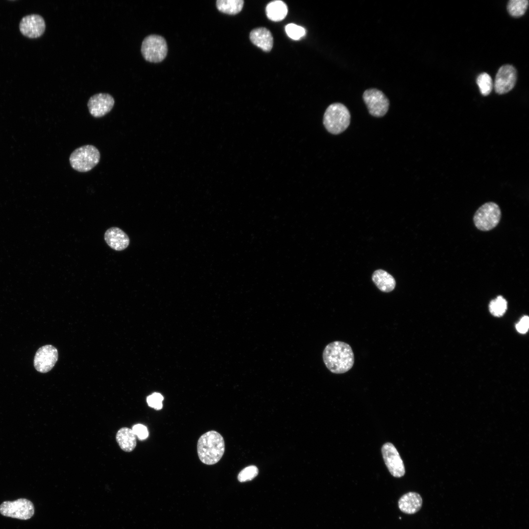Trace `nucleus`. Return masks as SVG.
Instances as JSON below:
<instances>
[{
    "label": "nucleus",
    "mask_w": 529,
    "mask_h": 529,
    "mask_svg": "<svg viewBox=\"0 0 529 529\" xmlns=\"http://www.w3.org/2000/svg\"><path fill=\"white\" fill-rule=\"evenodd\" d=\"M477 83L482 95L486 96L491 93L493 84L491 76L488 73H481L477 78Z\"/></svg>",
    "instance_id": "obj_22"
},
{
    "label": "nucleus",
    "mask_w": 529,
    "mask_h": 529,
    "mask_svg": "<svg viewBox=\"0 0 529 529\" xmlns=\"http://www.w3.org/2000/svg\"><path fill=\"white\" fill-rule=\"evenodd\" d=\"M250 41L255 46L264 51L271 50L273 45V38L270 31L265 27H259L253 29L250 33Z\"/></svg>",
    "instance_id": "obj_16"
},
{
    "label": "nucleus",
    "mask_w": 529,
    "mask_h": 529,
    "mask_svg": "<svg viewBox=\"0 0 529 529\" xmlns=\"http://www.w3.org/2000/svg\"><path fill=\"white\" fill-rule=\"evenodd\" d=\"M267 18L274 22H279L286 17L288 13L287 4L281 0H274L267 4L265 9Z\"/></svg>",
    "instance_id": "obj_19"
},
{
    "label": "nucleus",
    "mask_w": 529,
    "mask_h": 529,
    "mask_svg": "<svg viewBox=\"0 0 529 529\" xmlns=\"http://www.w3.org/2000/svg\"><path fill=\"white\" fill-rule=\"evenodd\" d=\"M501 217L499 206L493 202H488L481 205L476 212L474 222L479 230L487 231L495 228Z\"/></svg>",
    "instance_id": "obj_5"
},
{
    "label": "nucleus",
    "mask_w": 529,
    "mask_h": 529,
    "mask_svg": "<svg viewBox=\"0 0 529 529\" xmlns=\"http://www.w3.org/2000/svg\"><path fill=\"white\" fill-rule=\"evenodd\" d=\"M529 318L528 316H524L516 325L517 331L522 334L526 333L529 329Z\"/></svg>",
    "instance_id": "obj_28"
},
{
    "label": "nucleus",
    "mask_w": 529,
    "mask_h": 529,
    "mask_svg": "<svg viewBox=\"0 0 529 529\" xmlns=\"http://www.w3.org/2000/svg\"><path fill=\"white\" fill-rule=\"evenodd\" d=\"M363 99L369 113L373 116L381 117L387 113L389 100L381 91L374 88L367 89L363 93Z\"/></svg>",
    "instance_id": "obj_8"
},
{
    "label": "nucleus",
    "mask_w": 529,
    "mask_h": 529,
    "mask_svg": "<svg viewBox=\"0 0 529 529\" xmlns=\"http://www.w3.org/2000/svg\"><path fill=\"white\" fill-rule=\"evenodd\" d=\"M141 52L147 61L158 63L163 61L167 56L168 46L165 39L157 35H150L143 40Z\"/></svg>",
    "instance_id": "obj_6"
},
{
    "label": "nucleus",
    "mask_w": 529,
    "mask_h": 529,
    "mask_svg": "<svg viewBox=\"0 0 529 529\" xmlns=\"http://www.w3.org/2000/svg\"><path fill=\"white\" fill-rule=\"evenodd\" d=\"M100 154L93 145H85L75 149L71 153L69 161L73 169L86 172L92 169L99 162Z\"/></svg>",
    "instance_id": "obj_4"
},
{
    "label": "nucleus",
    "mask_w": 529,
    "mask_h": 529,
    "mask_svg": "<svg viewBox=\"0 0 529 529\" xmlns=\"http://www.w3.org/2000/svg\"><path fill=\"white\" fill-rule=\"evenodd\" d=\"M132 430L135 435L140 440H144L148 436V431L147 428L142 424H138L134 425Z\"/></svg>",
    "instance_id": "obj_27"
},
{
    "label": "nucleus",
    "mask_w": 529,
    "mask_h": 529,
    "mask_svg": "<svg viewBox=\"0 0 529 529\" xmlns=\"http://www.w3.org/2000/svg\"><path fill=\"white\" fill-rule=\"evenodd\" d=\"M490 313L496 316H501L507 309V302L502 296H499L492 300L489 304Z\"/></svg>",
    "instance_id": "obj_23"
},
{
    "label": "nucleus",
    "mask_w": 529,
    "mask_h": 529,
    "mask_svg": "<svg viewBox=\"0 0 529 529\" xmlns=\"http://www.w3.org/2000/svg\"><path fill=\"white\" fill-rule=\"evenodd\" d=\"M116 440L124 451H133L136 446V437L132 429L126 427L120 429L116 434Z\"/></svg>",
    "instance_id": "obj_18"
},
{
    "label": "nucleus",
    "mask_w": 529,
    "mask_h": 529,
    "mask_svg": "<svg viewBox=\"0 0 529 529\" xmlns=\"http://www.w3.org/2000/svg\"><path fill=\"white\" fill-rule=\"evenodd\" d=\"M258 474V469L254 465L247 466L242 469L238 476V479L240 482H244L252 480Z\"/></svg>",
    "instance_id": "obj_25"
},
{
    "label": "nucleus",
    "mask_w": 529,
    "mask_h": 529,
    "mask_svg": "<svg viewBox=\"0 0 529 529\" xmlns=\"http://www.w3.org/2000/svg\"><path fill=\"white\" fill-rule=\"evenodd\" d=\"M350 118V112L344 105L334 103L326 109L323 116V124L328 132L338 134L348 127Z\"/></svg>",
    "instance_id": "obj_3"
},
{
    "label": "nucleus",
    "mask_w": 529,
    "mask_h": 529,
    "mask_svg": "<svg viewBox=\"0 0 529 529\" xmlns=\"http://www.w3.org/2000/svg\"><path fill=\"white\" fill-rule=\"evenodd\" d=\"M243 3L242 0H218L216 2V5L220 12L229 15H235L242 10Z\"/></svg>",
    "instance_id": "obj_20"
},
{
    "label": "nucleus",
    "mask_w": 529,
    "mask_h": 529,
    "mask_svg": "<svg viewBox=\"0 0 529 529\" xmlns=\"http://www.w3.org/2000/svg\"><path fill=\"white\" fill-rule=\"evenodd\" d=\"M0 513L4 516L27 520L34 513L32 503L24 498L14 501H4L0 505Z\"/></svg>",
    "instance_id": "obj_7"
},
{
    "label": "nucleus",
    "mask_w": 529,
    "mask_h": 529,
    "mask_svg": "<svg viewBox=\"0 0 529 529\" xmlns=\"http://www.w3.org/2000/svg\"><path fill=\"white\" fill-rule=\"evenodd\" d=\"M372 279L375 285L382 291L389 292L395 287L396 282L393 277L384 270L378 269L374 271Z\"/></svg>",
    "instance_id": "obj_17"
},
{
    "label": "nucleus",
    "mask_w": 529,
    "mask_h": 529,
    "mask_svg": "<svg viewBox=\"0 0 529 529\" xmlns=\"http://www.w3.org/2000/svg\"><path fill=\"white\" fill-rule=\"evenodd\" d=\"M422 499L416 492H409L403 495L399 500L398 506L403 512L412 514L418 512L422 505Z\"/></svg>",
    "instance_id": "obj_15"
},
{
    "label": "nucleus",
    "mask_w": 529,
    "mask_h": 529,
    "mask_svg": "<svg viewBox=\"0 0 529 529\" xmlns=\"http://www.w3.org/2000/svg\"><path fill=\"white\" fill-rule=\"evenodd\" d=\"M46 24L43 18L37 14H31L23 17L20 23V30L25 36L35 38L44 32Z\"/></svg>",
    "instance_id": "obj_13"
},
{
    "label": "nucleus",
    "mask_w": 529,
    "mask_h": 529,
    "mask_svg": "<svg viewBox=\"0 0 529 529\" xmlns=\"http://www.w3.org/2000/svg\"><path fill=\"white\" fill-rule=\"evenodd\" d=\"M57 349L50 344L39 348L35 355L33 365L35 369L40 373H47L52 369L58 360Z\"/></svg>",
    "instance_id": "obj_9"
},
{
    "label": "nucleus",
    "mask_w": 529,
    "mask_h": 529,
    "mask_svg": "<svg viewBox=\"0 0 529 529\" xmlns=\"http://www.w3.org/2000/svg\"><path fill=\"white\" fill-rule=\"evenodd\" d=\"M104 240L107 245L116 251H122L129 245L130 240L128 235L121 229L112 227L108 229L104 235Z\"/></svg>",
    "instance_id": "obj_14"
},
{
    "label": "nucleus",
    "mask_w": 529,
    "mask_h": 529,
    "mask_svg": "<svg viewBox=\"0 0 529 529\" xmlns=\"http://www.w3.org/2000/svg\"><path fill=\"white\" fill-rule=\"evenodd\" d=\"M197 450L202 462L207 465L215 464L220 460L224 454V439L216 431H208L199 438Z\"/></svg>",
    "instance_id": "obj_2"
},
{
    "label": "nucleus",
    "mask_w": 529,
    "mask_h": 529,
    "mask_svg": "<svg viewBox=\"0 0 529 529\" xmlns=\"http://www.w3.org/2000/svg\"><path fill=\"white\" fill-rule=\"evenodd\" d=\"M528 5L527 0H510L508 2L507 9L511 16L519 17L525 14Z\"/></svg>",
    "instance_id": "obj_21"
},
{
    "label": "nucleus",
    "mask_w": 529,
    "mask_h": 529,
    "mask_svg": "<svg viewBox=\"0 0 529 529\" xmlns=\"http://www.w3.org/2000/svg\"><path fill=\"white\" fill-rule=\"evenodd\" d=\"M163 396L159 393H153L146 398L148 405L156 410H160L163 407Z\"/></svg>",
    "instance_id": "obj_26"
},
{
    "label": "nucleus",
    "mask_w": 529,
    "mask_h": 529,
    "mask_svg": "<svg viewBox=\"0 0 529 529\" xmlns=\"http://www.w3.org/2000/svg\"><path fill=\"white\" fill-rule=\"evenodd\" d=\"M382 454L385 464L390 474L394 477L400 478L405 474L403 461L395 447L386 442L382 447Z\"/></svg>",
    "instance_id": "obj_10"
},
{
    "label": "nucleus",
    "mask_w": 529,
    "mask_h": 529,
    "mask_svg": "<svg viewBox=\"0 0 529 529\" xmlns=\"http://www.w3.org/2000/svg\"><path fill=\"white\" fill-rule=\"evenodd\" d=\"M285 30L288 36L295 40H299L306 33L304 27L293 23L288 24L285 27Z\"/></svg>",
    "instance_id": "obj_24"
},
{
    "label": "nucleus",
    "mask_w": 529,
    "mask_h": 529,
    "mask_svg": "<svg viewBox=\"0 0 529 529\" xmlns=\"http://www.w3.org/2000/svg\"><path fill=\"white\" fill-rule=\"evenodd\" d=\"M517 80V72L515 68L510 65H505L500 67L496 75L494 84L495 91L498 94H504L511 91L514 87Z\"/></svg>",
    "instance_id": "obj_11"
},
{
    "label": "nucleus",
    "mask_w": 529,
    "mask_h": 529,
    "mask_svg": "<svg viewBox=\"0 0 529 529\" xmlns=\"http://www.w3.org/2000/svg\"><path fill=\"white\" fill-rule=\"evenodd\" d=\"M322 357L327 368L335 374L347 372L354 363L352 348L348 344L340 341L328 344L324 348Z\"/></svg>",
    "instance_id": "obj_1"
},
{
    "label": "nucleus",
    "mask_w": 529,
    "mask_h": 529,
    "mask_svg": "<svg viewBox=\"0 0 529 529\" xmlns=\"http://www.w3.org/2000/svg\"><path fill=\"white\" fill-rule=\"evenodd\" d=\"M114 103V99L110 94L98 93L89 98L87 105L92 116L100 118L108 113L113 108Z\"/></svg>",
    "instance_id": "obj_12"
}]
</instances>
